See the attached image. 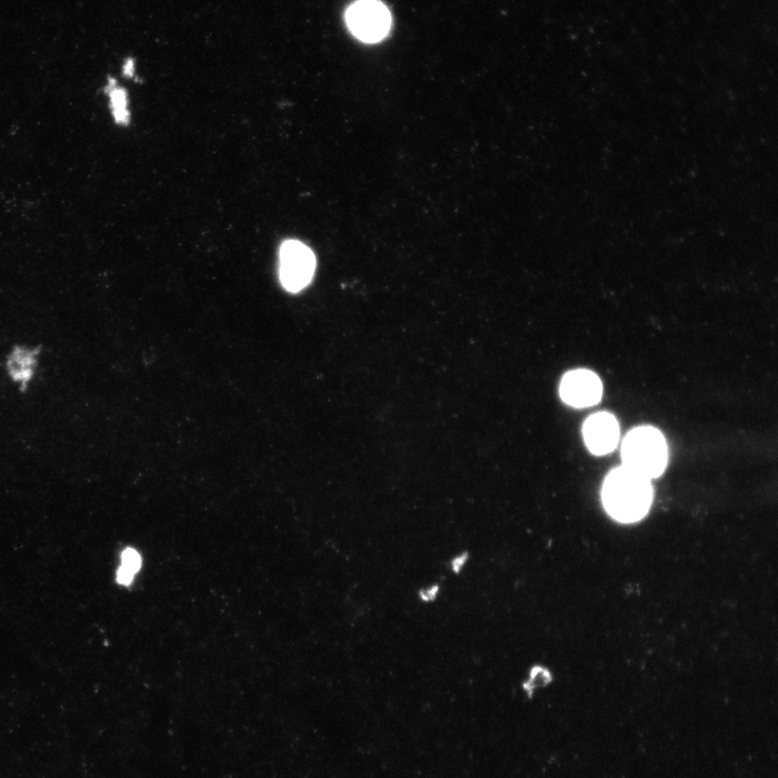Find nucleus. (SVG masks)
<instances>
[{
    "label": "nucleus",
    "mask_w": 778,
    "mask_h": 778,
    "mask_svg": "<svg viewBox=\"0 0 778 778\" xmlns=\"http://www.w3.org/2000/svg\"><path fill=\"white\" fill-rule=\"evenodd\" d=\"M46 348L42 343L19 339L0 354V378L19 396L31 395L44 377Z\"/></svg>",
    "instance_id": "f257e3e1"
},
{
    "label": "nucleus",
    "mask_w": 778,
    "mask_h": 778,
    "mask_svg": "<svg viewBox=\"0 0 778 778\" xmlns=\"http://www.w3.org/2000/svg\"><path fill=\"white\" fill-rule=\"evenodd\" d=\"M603 502L617 520L632 522L645 516L652 502L650 480L623 467L615 469L603 486Z\"/></svg>",
    "instance_id": "f03ea898"
},
{
    "label": "nucleus",
    "mask_w": 778,
    "mask_h": 778,
    "mask_svg": "<svg viewBox=\"0 0 778 778\" xmlns=\"http://www.w3.org/2000/svg\"><path fill=\"white\" fill-rule=\"evenodd\" d=\"M624 467L642 477L661 476L668 460L664 436L653 427H639L630 432L623 444Z\"/></svg>",
    "instance_id": "7ed1b4c3"
},
{
    "label": "nucleus",
    "mask_w": 778,
    "mask_h": 778,
    "mask_svg": "<svg viewBox=\"0 0 778 778\" xmlns=\"http://www.w3.org/2000/svg\"><path fill=\"white\" fill-rule=\"evenodd\" d=\"M345 19L352 34L367 44L381 42L392 26L391 12L379 0H358L348 8Z\"/></svg>",
    "instance_id": "20e7f679"
},
{
    "label": "nucleus",
    "mask_w": 778,
    "mask_h": 778,
    "mask_svg": "<svg viewBox=\"0 0 778 778\" xmlns=\"http://www.w3.org/2000/svg\"><path fill=\"white\" fill-rule=\"evenodd\" d=\"M316 268L313 251L297 240H288L280 249V280L290 292L310 285Z\"/></svg>",
    "instance_id": "39448f33"
},
{
    "label": "nucleus",
    "mask_w": 778,
    "mask_h": 778,
    "mask_svg": "<svg viewBox=\"0 0 778 778\" xmlns=\"http://www.w3.org/2000/svg\"><path fill=\"white\" fill-rule=\"evenodd\" d=\"M560 395L562 400L572 407H592L598 404L602 397V383L592 371L575 370L562 379Z\"/></svg>",
    "instance_id": "423d86ee"
},
{
    "label": "nucleus",
    "mask_w": 778,
    "mask_h": 778,
    "mask_svg": "<svg viewBox=\"0 0 778 778\" xmlns=\"http://www.w3.org/2000/svg\"><path fill=\"white\" fill-rule=\"evenodd\" d=\"M583 433L590 452L605 455L616 448L620 439V426L612 414L601 412L586 421Z\"/></svg>",
    "instance_id": "0eeeda50"
},
{
    "label": "nucleus",
    "mask_w": 778,
    "mask_h": 778,
    "mask_svg": "<svg viewBox=\"0 0 778 778\" xmlns=\"http://www.w3.org/2000/svg\"><path fill=\"white\" fill-rule=\"evenodd\" d=\"M555 678V674L547 665L538 661L529 663L517 681L520 699L527 703L535 702L554 686Z\"/></svg>",
    "instance_id": "6e6552de"
},
{
    "label": "nucleus",
    "mask_w": 778,
    "mask_h": 778,
    "mask_svg": "<svg viewBox=\"0 0 778 778\" xmlns=\"http://www.w3.org/2000/svg\"><path fill=\"white\" fill-rule=\"evenodd\" d=\"M141 565L142 559L136 549L126 548L122 554V567L117 572V582L120 585L129 586L141 569Z\"/></svg>",
    "instance_id": "1a4fd4ad"
},
{
    "label": "nucleus",
    "mask_w": 778,
    "mask_h": 778,
    "mask_svg": "<svg viewBox=\"0 0 778 778\" xmlns=\"http://www.w3.org/2000/svg\"><path fill=\"white\" fill-rule=\"evenodd\" d=\"M413 596L422 607H433L444 596V586L439 581H429L415 587Z\"/></svg>",
    "instance_id": "9d476101"
},
{
    "label": "nucleus",
    "mask_w": 778,
    "mask_h": 778,
    "mask_svg": "<svg viewBox=\"0 0 778 778\" xmlns=\"http://www.w3.org/2000/svg\"><path fill=\"white\" fill-rule=\"evenodd\" d=\"M473 561V555L466 548H461L459 551L453 552L445 560L446 573L451 578H460Z\"/></svg>",
    "instance_id": "9b49d317"
},
{
    "label": "nucleus",
    "mask_w": 778,
    "mask_h": 778,
    "mask_svg": "<svg viewBox=\"0 0 778 778\" xmlns=\"http://www.w3.org/2000/svg\"><path fill=\"white\" fill-rule=\"evenodd\" d=\"M112 110L118 124L126 125L129 122L127 109V93L123 89H113L110 93Z\"/></svg>",
    "instance_id": "f8f14e48"
},
{
    "label": "nucleus",
    "mask_w": 778,
    "mask_h": 778,
    "mask_svg": "<svg viewBox=\"0 0 778 778\" xmlns=\"http://www.w3.org/2000/svg\"><path fill=\"white\" fill-rule=\"evenodd\" d=\"M132 64H133V63H132V61H129V62H128V64H127V66H126V74H127L128 76H131V75H132V72H133V66H132Z\"/></svg>",
    "instance_id": "ddd939ff"
}]
</instances>
